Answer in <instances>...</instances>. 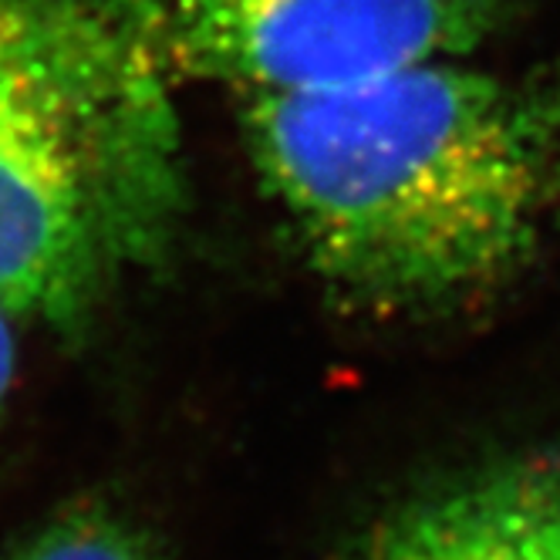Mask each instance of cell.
<instances>
[{"mask_svg": "<svg viewBox=\"0 0 560 560\" xmlns=\"http://www.w3.org/2000/svg\"><path fill=\"white\" fill-rule=\"evenodd\" d=\"M166 0H0V304L71 328L176 223Z\"/></svg>", "mask_w": 560, "mask_h": 560, "instance_id": "2", "label": "cell"}, {"mask_svg": "<svg viewBox=\"0 0 560 560\" xmlns=\"http://www.w3.org/2000/svg\"><path fill=\"white\" fill-rule=\"evenodd\" d=\"M550 203L560 213V98L553 102V159H550Z\"/></svg>", "mask_w": 560, "mask_h": 560, "instance_id": "7", "label": "cell"}, {"mask_svg": "<svg viewBox=\"0 0 560 560\" xmlns=\"http://www.w3.org/2000/svg\"><path fill=\"white\" fill-rule=\"evenodd\" d=\"M0 560H166L142 520L108 500H78L27 537L14 540Z\"/></svg>", "mask_w": 560, "mask_h": 560, "instance_id": "5", "label": "cell"}, {"mask_svg": "<svg viewBox=\"0 0 560 560\" xmlns=\"http://www.w3.org/2000/svg\"><path fill=\"white\" fill-rule=\"evenodd\" d=\"M18 331H21V322L0 304V425H4L11 395L18 385Z\"/></svg>", "mask_w": 560, "mask_h": 560, "instance_id": "6", "label": "cell"}, {"mask_svg": "<svg viewBox=\"0 0 560 560\" xmlns=\"http://www.w3.org/2000/svg\"><path fill=\"white\" fill-rule=\"evenodd\" d=\"M244 142L311 267L372 307L503 284L550 207L553 105L463 61L244 95Z\"/></svg>", "mask_w": 560, "mask_h": 560, "instance_id": "1", "label": "cell"}, {"mask_svg": "<svg viewBox=\"0 0 560 560\" xmlns=\"http://www.w3.org/2000/svg\"><path fill=\"white\" fill-rule=\"evenodd\" d=\"M500 21L503 0H166V51L176 78L301 92L459 61Z\"/></svg>", "mask_w": 560, "mask_h": 560, "instance_id": "3", "label": "cell"}, {"mask_svg": "<svg viewBox=\"0 0 560 560\" xmlns=\"http://www.w3.org/2000/svg\"><path fill=\"white\" fill-rule=\"evenodd\" d=\"M345 560H560V459L479 466L388 516Z\"/></svg>", "mask_w": 560, "mask_h": 560, "instance_id": "4", "label": "cell"}]
</instances>
